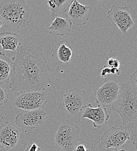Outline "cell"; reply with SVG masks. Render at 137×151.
<instances>
[{"label": "cell", "instance_id": "obj_1", "mask_svg": "<svg viewBox=\"0 0 137 151\" xmlns=\"http://www.w3.org/2000/svg\"><path fill=\"white\" fill-rule=\"evenodd\" d=\"M9 89L15 92H42L50 85V68L43 49L21 45L12 58Z\"/></svg>", "mask_w": 137, "mask_h": 151}, {"label": "cell", "instance_id": "obj_6", "mask_svg": "<svg viewBox=\"0 0 137 151\" xmlns=\"http://www.w3.org/2000/svg\"><path fill=\"white\" fill-rule=\"evenodd\" d=\"M88 99V95L84 90L74 88L63 95V106L70 116H75L83 110Z\"/></svg>", "mask_w": 137, "mask_h": 151}, {"label": "cell", "instance_id": "obj_21", "mask_svg": "<svg viewBox=\"0 0 137 151\" xmlns=\"http://www.w3.org/2000/svg\"><path fill=\"white\" fill-rule=\"evenodd\" d=\"M109 75H110V68L108 67L104 66L103 69L101 70L100 75L101 77H106V76Z\"/></svg>", "mask_w": 137, "mask_h": 151}, {"label": "cell", "instance_id": "obj_5", "mask_svg": "<svg viewBox=\"0 0 137 151\" xmlns=\"http://www.w3.org/2000/svg\"><path fill=\"white\" fill-rule=\"evenodd\" d=\"M131 131L125 126L118 127L110 126L109 129L103 132L100 137L99 145L106 150L122 148L128 140L132 141Z\"/></svg>", "mask_w": 137, "mask_h": 151}, {"label": "cell", "instance_id": "obj_3", "mask_svg": "<svg viewBox=\"0 0 137 151\" xmlns=\"http://www.w3.org/2000/svg\"><path fill=\"white\" fill-rule=\"evenodd\" d=\"M0 17L12 28H25L33 21L30 8L25 0H0Z\"/></svg>", "mask_w": 137, "mask_h": 151}, {"label": "cell", "instance_id": "obj_12", "mask_svg": "<svg viewBox=\"0 0 137 151\" xmlns=\"http://www.w3.org/2000/svg\"><path fill=\"white\" fill-rule=\"evenodd\" d=\"M20 138L18 127L8 122L4 121L0 124V146L5 150L14 149Z\"/></svg>", "mask_w": 137, "mask_h": 151}, {"label": "cell", "instance_id": "obj_16", "mask_svg": "<svg viewBox=\"0 0 137 151\" xmlns=\"http://www.w3.org/2000/svg\"><path fill=\"white\" fill-rule=\"evenodd\" d=\"M71 2L70 0H47L46 3L52 17L56 18L66 13Z\"/></svg>", "mask_w": 137, "mask_h": 151}, {"label": "cell", "instance_id": "obj_25", "mask_svg": "<svg viewBox=\"0 0 137 151\" xmlns=\"http://www.w3.org/2000/svg\"><path fill=\"white\" fill-rule=\"evenodd\" d=\"M113 62H114V59L113 58H110L109 59L108 61H107V64L108 66H109V68H112L113 64Z\"/></svg>", "mask_w": 137, "mask_h": 151}, {"label": "cell", "instance_id": "obj_18", "mask_svg": "<svg viewBox=\"0 0 137 151\" xmlns=\"http://www.w3.org/2000/svg\"><path fill=\"white\" fill-rule=\"evenodd\" d=\"M72 56V50L66 44L60 41L57 48V58L59 62L62 64H67L70 62Z\"/></svg>", "mask_w": 137, "mask_h": 151}, {"label": "cell", "instance_id": "obj_2", "mask_svg": "<svg viewBox=\"0 0 137 151\" xmlns=\"http://www.w3.org/2000/svg\"><path fill=\"white\" fill-rule=\"evenodd\" d=\"M113 112L121 118L123 126L135 120L137 114V70L131 75L128 80L119 87L117 96L111 106Z\"/></svg>", "mask_w": 137, "mask_h": 151}, {"label": "cell", "instance_id": "obj_11", "mask_svg": "<svg viewBox=\"0 0 137 151\" xmlns=\"http://www.w3.org/2000/svg\"><path fill=\"white\" fill-rule=\"evenodd\" d=\"M92 8L80 4L78 1H72L65 15L72 24L83 26L86 24L92 15Z\"/></svg>", "mask_w": 137, "mask_h": 151}, {"label": "cell", "instance_id": "obj_20", "mask_svg": "<svg viewBox=\"0 0 137 151\" xmlns=\"http://www.w3.org/2000/svg\"><path fill=\"white\" fill-rule=\"evenodd\" d=\"M25 151H40V148L37 144L33 143L27 146Z\"/></svg>", "mask_w": 137, "mask_h": 151}, {"label": "cell", "instance_id": "obj_26", "mask_svg": "<svg viewBox=\"0 0 137 151\" xmlns=\"http://www.w3.org/2000/svg\"><path fill=\"white\" fill-rule=\"evenodd\" d=\"M126 151L125 150H118L117 149H115V148H113V150H111V149H108V150H107V151Z\"/></svg>", "mask_w": 137, "mask_h": 151}, {"label": "cell", "instance_id": "obj_28", "mask_svg": "<svg viewBox=\"0 0 137 151\" xmlns=\"http://www.w3.org/2000/svg\"><path fill=\"white\" fill-rule=\"evenodd\" d=\"M1 120H0V124H1Z\"/></svg>", "mask_w": 137, "mask_h": 151}, {"label": "cell", "instance_id": "obj_19", "mask_svg": "<svg viewBox=\"0 0 137 151\" xmlns=\"http://www.w3.org/2000/svg\"><path fill=\"white\" fill-rule=\"evenodd\" d=\"M8 101V93L5 88L0 86V106L5 105Z\"/></svg>", "mask_w": 137, "mask_h": 151}, {"label": "cell", "instance_id": "obj_8", "mask_svg": "<svg viewBox=\"0 0 137 151\" xmlns=\"http://www.w3.org/2000/svg\"><path fill=\"white\" fill-rule=\"evenodd\" d=\"M107 18L117 26L123 35L134 26V22L127 6L113 5L107 13Z\"/></svg>", "mask_w": 137, "mask_h": 151}, {"label": "cell", "instance_id": "obj_10", "mask_svg": "<svg viewBox=\"0 0 137 151\" xmlns=\"http://www.w3.org/2000/svg\"><path fill=\"white\" fill-rule=\"evenodd\" d=\"M119 87L120 84L116 80L104 83L95 91L96 103L106 108L111 107L117 96Z\"/></svg>", "mask_w": 137, "mask_h": 151}, {"label": "cell", "instance_id": "obj_22", "mask_svg": "<svg viewBox=\"0 0 137 151\" xmlns=\"http://www.w3.org/2000/svg\"><path fill=\"white\" fill-rule=\"evenodd\" d=\"M110 75H120V70L119 69L115 68H110Z\"/></svg>", "mask_w": 137, "mask_h": 151}, {"label": "cell", "instance_id": "obj_17", "mask_svg": "<svg viewBox=\"0 0 137 151\" xmlns=\"http://www.w3.org/2000/svg\"><path fill=\"white\" fill-rule=\"evenodd\" d=\"M12 62L5 54L0 52V85L9 83Z\"/></svg>", "mask_w": 137, "mask_h": 151}, {"label": "cell", "instance_id": "obj_27", "mask_svg": "<svg viewBox=\"0 0 137 151\" xmlns=\"http://www.w3.org/2000/svg\"><path fill=\"white\" fill-rule=\"evenodd\" d=\"M4 22H3V20H2V19L1 18V17H0V29H1V27H2V26L3 25V24H4Z\"/></svg>", "mask_w": 137, "mask_h": 151}, {"label": "cell", "instance_id": "obj_9", "mask_svg": "<svg viewBox=\"0 0 137 151\" xmlns=\"http://www.w3.org/2000/svg\"><path fill=\"white\" fill-rule=\"evenodd\" d=\"M46 115V112L41 109L23 111L17 115L15 123L16 126L20 128L33 130L44 123Z\"/></svg>", "mask_w": 137, "mask_h": 151}, {"label": "cell", "instance_id": "obj_24", "mask_svg": "<svg viewBox=\"0 0 137 151\" xmlns=\"http://www.w3.org/2000/svg\"><path fill=\"white\" fill-rule=\"evenodd\" d=\"M120 62L118 59H114V62H113V64L112 66V68H117V69H119L120 68Z\"/></svg>", "mask_w": 137, "mask_h": 151}, {"label": "cell", "instance_id": "obj_15", "mask_svg": "<svg viewBox=\"0 0 137 151\" xmlns=\"http://www.w3.org/2000/svg\"><path fill=\"white\" fill-rule=\"evenodd\" d=\"M0 45L2 51H16L21 45V38L19 35L12 32L1 33Z\"/></svg>", "mask_w": 137, "mask_h": 151}, {"label": "cell", "instance_id": "obj_4", "mask_svg": "<svg viewBox=\"0 0 137 151\" xmlns=\"http://www.w3.org/2000/svg\"><path fill=\"white\" fill-rule=\"evenodd\" d=\"M56 144L64 151H75L80 141V130L73 122L66 120L59 124L55 134Z\"/></svg>", "mask_w": 137, "mask_h": 151}, {"label": "cell", "instance_id": "obj_14", "mask_svg": "<svg viewBox=\"0 0 137 151\" xmlns=\"http://www.w3.org/2000/svg\"><path fill=\"white\" fill-rule=\"evenodd\" d=\"M49 33L59 36L70 35L72 30V24L66 18L57 17L47 27Z\"/></svg>", "mask_w": 137, "mask_h": 151}, {"label": "cell", "instance_id": "obj_23", "mask_svg": "<svg viewBox=\"0 0 137 151\" xmlns=\"http://www.w3.org/2000/svg\"><path fill=\"white\" fill-rule=\"evenodd\" d=\"M75 151H87L85 147L83 145H79L77 147H76Z\"/></svg>", "mask_w": 137, "mask_h": 151}, {"label": "cell", "instance_id": "obj_13", "mask_svg": "<svg viewBox=\"0 0 137 151\" xmlns=\"http://www.w3.org/2000/svg\"><path fill=\"white\" fill-rule=\"evenodd\" d=\"M82 115V119H88L92 121L94 127L100 129L108 121L110 116L106 108L98 105L93 108L91 104L85 105Z\"/></svg>", "mask_w": 137, "mask_h": 151}, {"label": "cell", "instance_id": "obj_7", "mask_svg": "<svg viewBox=\"0 0 137 151\" xmlns=\"http://www.w3.org/2000/svg\"><path fill=\"white\" fill-rule=\"evenodd\" d=\"M47 95L43 92H28L20 93L14 101L15 108L23 111L40 109L46 104Z\"/></svg>", "mask_w": 137, "mask_h": 151}]
</instances>
